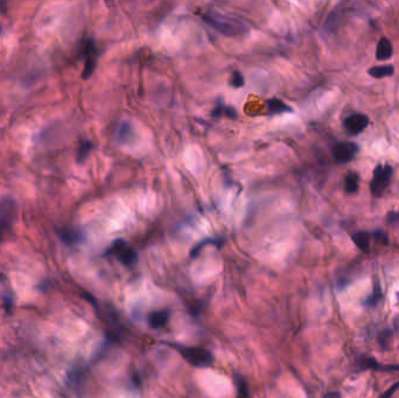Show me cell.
Listing matches in <instances>:
<instances>
[{
    "label": "cell",
    "mask_w": 399,
    "mask_h": 398,
    "mask_svg": "<svg viewBox=\"0 0 399 398\" xmlns=\"http://www.w3.org/2000/svg\"><path fill=\"white\" fill-rule=\"evenodd\" d=\"M202 20L208 26H210L212 30L225 35V37L243 35L246 33L247 28H249L245 22L239 20L238 18L220 14V13H205V14H202Z\"/></svg>",
    "instance_id": "cell-1"
},
{
    "label": "cell",
    "mask_w": 399,
    "mask_h": 398,
    "mask_svg": "<svg viewBox=\"0 0 399 398\" xmlns=\"http://www.w3.org/2000/svg\"><path fill=\"white\" fill-rule=\"evenodd\" d=\"M18 220V203L11 197L0 199V240L6 237Z\"/></svg>",
    "instance_id": "cell-2"
},
{
    "label": "cell",
    "mask_w": 399,
    "mask_h": 398,
    "mask_svg": "<svg viewBox=\"0 0 399 398\" xmlns=\"http://www.w3.org/2000/svg\"><path fill=\"white\" fill-rule=\"evenodd\" d=\"M173 347L178 351L183 358L194 365L196 368H208L214 362V356L207 349L199 348V347H186V346H175Z\"/></svg>",
    "instance_id": "cell-3"
},
{
    "label": "cell",
    "mask_w": 399,
    "mask_h": 398,
    "mask_svg": "<svg viewBox=\"0 0 399 398\" xmlns=\"http://www.w3.org/2000/svg\"><path fill=\"white\" fill-rule=\"evenodd\" d=\"M106 255L115 256L125 266H132L138 259L136 250L124 239H116L110 248L106 250Z\"/></svg>",
    "instance_id": "cell-4"
},
{
    "label": "cell",
    "mask_w": 399,
    "mask_h": 398,
    "mask_svg": "<svg viewBox=\"0 0 399 398\" xmlns=\"http://www.w3.org/2000/svg\"><path fill=\"white\" fill-rule=\"evenodd\" d=\"M392 172H394L392 167L389 165H378L376 167L374 171V178H372L371 184H370V191H371V194L375 198L382 197L384 192L387 191L389 185H390Z\"/></svg>",
    "instance_id": "cell-5"
},
{
    "label": "cell",
    "mask_w": 399,
    "mask_h": 398,
    "mask_svg": "<svg viewBox=\"0 0 399 398\" xmlns=\"http://www.w3.org/2000/svg\"><path fill=\"white\" fill-rule=\"evenodd\" d=\"M359 147L355 143H339L333 147V157L337 163H347L355 158Z\"/></svg>",
    "instance_id": "cell-6"
},
{
    "label": "cell",
    "mask_w": 399,
    "mask_h": 398,
    "mask_svg": "<svg viewBox=\"0 0 399 398\" xmlns=\"http://www.w3.org/2000/svg\"><path fill=\"white\" fill-rule=\"evenodd\" d=\"M370 123L369 117L363 114H354L347 117L343 121V126L350 136H357L368 127Z\"/></svg>",
    "instance_id": "cell-7"
},
{
    "label": "cell",
    "mask_w": 399,
    "mask_h": 398,
    "mask_svg": "<svg viewBox=\"0 0 399 398\" xmlns=\"http://www.w3.org/2000/svg\"><path fill=\"white\" fill-rule=\"evenodd\" d=\"M84 69L82 72V79L88 80L95 72L97 64V47L94 40H88L84 48Z\"/></svg>",
    "instance_id": "cell-8"
},
{
    "label": "cell",
    "mask_w": 399,
    "mask_h": 398,
    "mask_svg": "<svg viewBox=\"0 0 399 398\" xmlns=\"http://www.w3.org/2000/svg\"><path fill=\"white\" fill-rule=\"evenodd\" d=\"M392 53L394 49H392L390 40L387 38H382L376 48V59L378 61H387L392 56Z\"/></svg>",
    "instance_id": "cell-9"
},
{
    "label": "cell",
    "mask_w": 399,
    "mask_h": 398,
    "mask_svg": "<svg viewBox=\"0 0 399 398\" xmlns=\"http://www.w3.org/2000/svg\"><path fill=\"white\" fill-rule=\"evenodd\" d=\"M170 314L168 311H156L152 312L149 317V323L152 328H161V327L166 326L167 322L169 321Z\"/></svg>",
    "instance_id": "cell-10"
},
{
    "label": "cell",
    "mask_w": 399,
    "mask_h": 398,
    "mask_svg": "<svg viewBox=\"0 0 399 398\" xmlns=\"http://www.w3.org/2000/svg\"><path fill=\"white\" fill-rule=\"evenodd\" d=\"M61 239L68 245H73V244H77L83 240V233L81 230L77 229H63L60 233Z\"/></svg>",
    "instance_id": "cell-11"
},
{
    "label": "cell",
    "mask_w": 399,
    "mask_h": 398,
    "mask_svg": "<svg viewBox=\"0 0 399 398\" xmlns=\"http://www.w3.org/2000/svg\"><path fill=\"white\" fill-rule=\"evenodd\" d=\"M266 107H268V111L270 115H279L284 114V112H292V108H289L285 102L277 98H272L266 101Z\"/></svg>",
    "instance_id": "cell-12"
},
{
    "label": "cell",
    "mask_w": 399,
    "mask_h": 398,
    "mask_svg": "<svg viewBox=\"0 0 399 398\" xmlns=\"http://www.w3.org/2000/svg\"><path fill=\"white\" fill-rule=\"evenodd\" d=\"M371 234H369L368 231H357L356 234L353 235V240L354 243L356 244V246L359 249L363 250V251H366L370 246V240H371Z\"/></svg>",
    "instance_id": "cell-13"
},
{
    "label": "cell",
    "mask_w": 399,
    "mask_h": 398,
    "mask_svg": "<svg viewBox=\"0 0 399 398\" xmlns=\"http://www.w3.org/2000/svg\"><path fill=\"white\" fill-rule=\"evenodd\" d=\"M369 75L372 76L374 79H384V77L392 76L395 73L394 67L390 66H377V67H372V68L369 69Z\"/></svg>",
    "instance_id": "cell-14"
},
{
    "label": "cell",
    "mask_w": 399,
    "mask_h": 398,
    "mask_svg": "<svg viewBox=\"0 0 399 398\" xmlns=\"http://www.w3.org/2000/svg\"><path fill=\"white\" fill-rule=\"evenodd\" d=\"M132 136H133V130H132V126L127 121H124V123L120 124V126L118 127L117 131V141L120 144H125L127 141L131 140Z\"/></svg>",
    "instance_id": "cell-15"
},
{
    "label": "cell",
    "mask_w": 399,
    "mask_h": 398,
    "mask_svg": "<svg viewBox=\"0 0 399 398\" xmlns=\"http://www.w3.org/2000/svg\"><path fill=\"white\" fill-rule=\"evenodd\" d=\"M359 176L357 173H349L347 174L346 179H344V189L348 194H354V193L357 192L359 189Z\"/></svg>",
    "instance_id": "cell-16"
},
{
    "label": "cell",
    "mask_w": 399,
    "mask_h": 398,
    "mask_svg": "<svg viewBox=\"0 0 399 398\" xmlns=\"http://www.w3.org/2000/svg\"><path fill=\"white\" fill-rule=\"evenodd\" d=\"M227 116L230 119H236L237 118V112L234 108L228 107V105H224L220 103V104L216 105V108L214 109L211 112L212 117H221V116Z\"/></svg>",
    "instance_id": "cell-17"
},
{
    "label": "cell",
    "mask_w": 399,
    "mask_h": 398,
    "mask_svg": "<svg viewBox=\"0 0 399 398\" xmlns=\"http://www.w3.org/2000/svg\"><path fill=\"white\" fill-rule=\"evenodd\" d=\"M92 149H94V145H92V143L90 140H83L81 143V145H80L79 150H77V161L79 162H83L84 160L88 158V156L91 152Z\"/></svg>",
    "instance_id": "cell-18"
},
{
    "label": "cell",
    "mask_w": 399,
    "mask_h": 398,
    "mask_svg": "<svg viewBox=\"0 0 399 398\" xmlns=\"http://www.w3.org/2000/svg\"><path fill=\"white\" fill-rule=\"evenodd\" d=\"M224 239H205V240H203V242H201V243H199L198 245L195 246L194 249L192 250V252H191V255H192V257H195L199 255V252H200V250H201L202 248H203L204 245H207V244H216L217 246H221V245H223L224 244Z\"/></svg>",
    "instance_id": "cell-19"
},
{
    "label": "cell",
    "mask_w": 399,
    "mask_h": 398,
    "mask_svg": "<svg viewBox=\"0 0 399 398\" xmlns=\"http://www.w3.org/2000/svg\"><path fill=\"white\" fill-rule=\"evenodd\" d=\"M237 385V398H247L249 394H247V385L246 382L243 380V377L236 376L235 377Z\"/></svg>",
    "instance_id": "cell-20"
},
{
    "label": "cell",
    "mask_w": 399,
    "mask_h": 398,
    "mask_svg": "<svg viewBox=\"0 0 399 398\" xmlns=\"http://www.w3.org/2000/svg\"><path fill=\"white\" fill-rule=\"evenodd\" d=\"M244 83H245V80H244L242 73L237 72V70L234 72L230 80L231 86H234V88H242V86H244Z\"/></svg>",
    "instance_id": "cell-21"
},
{
    "label": "cell",
    "mask_w": 399,
    "mask_h": 398,
    "mask_svg": "<svg viewBox=\"0 0 399 398\" xmlns=\"http://www.w3.org/2000/svg\"><path fill=\"white\" fill-rule=\"evenodd\" d=\"M391 336H392V334L390 330L389 329L383 330V332L379 333V335H378L379 345H381L382 347H384V348H388V343L391 340Z\"/></svg>",
    "instance_id": "cell-22"
},
{
    "label": "cell",
    "mask_w": 399,
    "mask_h": 398,
    "mask_svg": "<svg viewBox=\"0 0 399 398\" xmlns=\"http://www.w3.org/2000/svg\"><path fill=\"white\" fill-rule=\"evenodd\" d=\"M361 365L362 368L364 369H370V368H376L378 367L377 362H376L375 358H363L361 361Z\"/></svg>",
    "instance_id": "cell-23"
},
{
    "label": "cell",
    "mask_w": 399,
    "mask_h": 398,
    "mask_svg": "<svg viewBox=\"0 0 399 398\" xmlns=\"http://www.w3.org/2000/svg\"><path fill=\"white\" fill-rule=\"evenodd\" d=\"M372 237L377 240L379 243H383V244H388V236L385 235V233H383L381 230H376L375 233H372Z\"/></svg>",
    "instance_id": "cell-24"
},
{
    "label": "cell",
    "mask_w": 399,
    "mask_h": 398,
    "mask_svg": "<svg viewBox=\"0 0 399 398\" xmlns=\"http://www.w3.org/2000/svg\"><path fill=\"white\" fill-rule=\"evenodd\" d=\"M387 221L389 224H391V226L399 227V213H396V211H391V213H389L387 216Z\"/></svg>",
    "instance_id": "cell-25"
},
{
    "label": "cell",
    "mask_w": 399,
    "mask_h": 398,
    "mask_svg": "<svg viewBox=\"0 0 399 398\" xmlns=\"http://www.w3.org/2000/svg\"><path fill=\"white\" fill-rule=\"evenodd\" d=\"M398 387H399V382H398V383H396V384L392 385L391 388H389V389L385 391V393H383L381 396H379V398H390L392 395H394L396 391H397Z\"/></svg>",
    "instance_id": "cell-26"
},
{
    "label": "cell",
    "mask_w": 399,
    "mask_h": 398,
    "mask_svg": "<svg viewBox=\"0 0 399 398\" xmlns=\"http://www.w3.org/2000/svg\"><path fill=\"white\" fill-rule=\"evenodd\" d=\"M379 297H381V295H379V293H377V292H376V293L372 294L371 297H370L369 299L366 300V304H368V305H376V304L378 303Z\"/></svg>",
    "instance_id": "cell-27"
},
{
    "label": "cell",
    "mask_w": 399,
    "mask_h": 398,
    "mask_svg": "<svg viewBox=\"0 0 399 398\" xmlns=\"http://www.w3.org/2000/svg\"><path fill=\"white\" fill-rule=\"evenodd\" d=\"M323 398H342L339 393H328L324 395Z\"/></svg>",
    "instance_id": "cell-28"
}]
</instances>
